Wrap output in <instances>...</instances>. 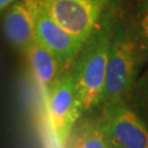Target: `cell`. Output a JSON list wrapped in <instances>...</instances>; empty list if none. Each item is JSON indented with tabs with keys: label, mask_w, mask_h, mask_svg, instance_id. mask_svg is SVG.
<instances>
[{
	"label": "cell",
	"mask_w": 148,
	"mask_h": 148,
	"mask_svg": "<svg viewBox=\"0 0 148 148\" xmlns=\"http://www.w3.org/2000/svg\"><path fill=\"white\" fill-rule=\"evenodd\" d=\"M47 110L55 137L58 143L65 145L71 127L81 115L70 71L60 75L47 90Z\"/></svg>",
	"instance_id": "cell-5"
},
{
	"label": "cell",
	"mask_w": 148,
	"mask_h": 148,
	"mask_svg": "<svg viewBox=\"0 0 148 148\" xmlns=\"http://www.w3.org/2000/svg\"><path fill=\"white\" fill-rule=\"evenodd\" d=\"M64 146L78 148H111L100 108L82 113L71 127Z\"/></svg>",
	"instance_id": "cell-8"
},
{
	"label": "cell",
	"mask_w": 148,
	"mask_h": 148,
	"mask_svg": "<svg viewBox=\"0 0 148 148\" xmlns=\"http://www.w3.org/2000/svg\"><path fill=\"white\" fill-rule=\"evenodd\" d=\"M35 38L55 55L65 73L71 70L82 44L48 14L41 0L35 5Z\"/></svg>",
	"instance_id": "cell-6"
},
{
	"label": "cell",
	"mask_w": 148,
	"mask_h": 148,
	"mask_svg": "<svg viewBox=\"0 0 148 148\" xmlns=\"http://www.w3.org/2000/svg\"><path fill=\"white\" fill-rule=\"evenodd\" d=\"M23 54L27 56L33 78L46 92L65 73L55 55L37 40L32 42Z\"/></svg>",
	"instance_id": "cell-9"
},
{
	"label": "cell",
	"mask_w": 148,
	"mask_h": 148,
	"mask_svg": "<svg viewBox=\"0 0 148 148\" xmlns=\"http://www.w3.org/2000/svg\"><path fill=\"white\" fill-rule=\"evenodd\" d=\"M36 0H16L7 8L3 18L5 38L19 52H24L35 38Z\"/></svg>",
	"instance_id": "cell-7"
},
{
	"label": "cell",
	"mask_w": 148,
	"mask_h": 148,
	"mask_svg": "<svg viewBox=\"0 0 148 148\" xmlns=\"http://www.w3.org/2000/svg\"><path fill=\"white\" fill-rule=\"evenodd\" d=\"M111 148H148V131L126 102L100 106Z\"/></svg>",
	"instance_id": "cell-4"
},
{
	"label": "cell",
	"mask_w": 148,
	"mask_h": 148,
	"mask_svg": "<svg viewBox=\"0 0 148 148\" xmlns=\"http://www.w3.org/2000/svg\"><path fill=\"white\" fill-rule=\"evenodd\" d=\"M110 0H41L49 16L84 44Z\"/></svg>",
	"instance_id": "cell-3"
},
{
	"label": "cell",
	"mask_w": 148,
	"mask_h": 148,
	"mask_svg": "<svg viewBox=\"0 0 148 148\" xmlns=\"http://www.w3.org/2000/svg\"><path fill=\"white\" fill-rule=\"evenodd\" d=\"M133 16L145 62H148V0H132Z\"/></svg>",
	"instance_id": "cell-11"
},
{
	"label": "cell",
	"mask_w": 148,
	"mask_h": 148,
	"mask_svg": "<svg viewBox=\"0 0 148 148\" xmlns=\"http://www.w3.org/2000/svg\"><path fill=\"white\" fill-rule=\"evenodd\" d=\"M117 1H109L82 44L70 70L81 114L95 111L101 106Z\"/></svg>",
	"instance_id": "cell-2"
},
{
	"label": "cell",
	"mask_w": 148,
	"mask_h": 148,
	"mask_svg": "<svg viewBox=\"0 0 148 148\" xmlns=\"http://www.w3.org/2000/svg\"><path fill=\"white\" fill-rule=\"evenodd\" d=\"M127 104L148 131V69L138 77Z\"/></svg>",
	"instance_id": "cell-10"
},
{
	"label": "cell",
	"mask_w": 148,
	"mask_h": 148,
	"mask_svg": "<svg viewBox=\"0 0 148 148\" xmlns=\"http://www.w3.org/2000/svg\"><path fill=\"white\" fill-rule=\"evenodd\" d=\"M145 63L133 16L132 0L117 1L102 104L128 102Z\"/></svg>",
	"instance_id": "cell-1"
},
{
	"label": "cell",
	"mask_w": 148,
	"mask_h": 148,
	"mask_svg": "<svg viewBox=\"0 0 148 148\" xmlns=\"http://www.w3.org/2000/svg\"><path fill=\"white\" fill-rule=\"evenodd\" d=\"M13 1H16V0H0V12L7 9Z\"/></svg>",
	"instance_id": "cell-12"
}]
</instances>
